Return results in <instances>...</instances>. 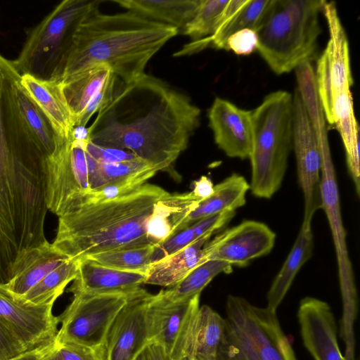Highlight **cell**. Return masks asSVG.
Instances as JSON below:
<instances>
[{
	"mask_svg": "<svg viewBox=\"0 0 360 360\" xmlns=\"http://www.w3.org/2000/svg\"><path fill=\"white\" fill-rule=\"evenodd\" d=\"M200 117V108L187 96L144 73L117 84L88 129L92 143L129 150L158 171H167L188 147Z\"/></svg>",
	"mask_w": 360,
	"mask_h": 360,
	"instance_id": "cell-1",
	"label": "cell"
},
{
	"mask_svg": "<svg viewBox=\"0 0 360 360\" xmlns=\"http://www.w3.org/2000/svg\"><path fill=\"white\" fill-rule=\"evenodd\" d=\"M179 30L133 11L105 14L98 7L78 24L61 81L104 64L124 83L145 73L150 60Z\"/></svg>",
	"mask_w": 360,
	"mask_h": 360,
	"instance_id": "cell-2",
	"label": "cell"
},
{
	"mask_svg": "<svg viewBox=\"0 0 360 360\" xmlns=\"http://www.w3.org/2000/svg\"><path fill=\"white\" fill-rule=\"evenodd\" d=\"M168 194L146 183L129 194L60 217L52 244L71 259L153 245L148 237L149 221L155 204Z\"/></svg>",
	"mask_w": 360,
	"mask_h": 360,
	"instance_id": "cell-3",
	"label": "cell"
},
{
	"mask_svg": "<svg viewBox=\"0 0 360 360\" xmlns=\"http://www.w3.org/2000/svg\"><path fill=\"white\" fill-rule=\"evenodd\" d=\"M21 75L0 54V226L15 221L44 160L20 122L12 93Z\"/></svg>",
	"mask_w": 360,
	"mask_h": 360,
	"instance_id": "cell-4",
	"label": "cell"
},
{
	"mask_svg": "<svg viewBox=\"0 0 360 360\" xmlns=\"http://www.w3.org/2000/svg\"><path fill=\"white\" fill-rule=\"evenodd\" d=\"M323 0H273L256 31L257 51L276 75L288 73L316 56Z\"/></svg>",
	"mask_w": 360,
	"mask_h": 360,
	"instance_id": "cell-5",
	"label": "cell"
},
{
	"mask_svg": "<svg viewBox=\"0 0 360 360\" xmlns=\"http://www.w3.org/2000/svg\"><path fill=\"white\" fill-rule=\"evenodd\" d=\"M251 112L250 190L257 198L269 199L281 186L292 150L293 96L273 91Z\"/></svg>",
	"mask_w": 360,
	"mask_h": 360,
	"instance_id": "cell-6",
	"label": "cell"
},
{
	"mask_svg": "<svg viewBox=\"0 0 360 360\" xmlns=\"http://www.w3.org/2000/svg\"><path fill=\"white\" fill-rule=\"evenodd\" d=\"M216 360H297L276 311L230 295Z\"/></svg>",
	"mask_w": 360,
	"mask_h": 360,
	"instance_id": "cell-7",
	"label": "cell"
},
{
	"mask_svg": "<svg viewBox=\"0 0 360 360\" xmlns=\"http://www.w3.org/2000/svg\"><path fill=\"white\" fill-rule=\"evenodd\" d=\"M100 1L64 0L29 31L18 57L13 60L20 75L61 80L74 32Z\"/></svg>",
	"mask_w": 360,
	"mask_h": 360,
	"instance_id": "cell-8",
	"label": "cell"
},
{
	"mask_svg": "<svg viewBox=\"0 0 360 360\" xmlns=\"http://www.w3.org/2000/svg\"><path fill=\"white\" fill-rule=\"evenodd\" d=\"M142 289L132 293L73 295L72 302L58 316L61 326L56 342L92 348L103 346L119 312Z\"/></svg>",
	"mask_w": 360,
	"mask_h": 360,
	"instance_id": "cell-9",
	"label": "cell"
},
{
	"mask_svg": "<svg viewBox=\"0 0 360 360\" xmlns=\"http://www.w3.org/2000/svg\"><path fill=\"white\" fill-rule=\"evenodd\" d=\"M87 142L70 135L62 137L44 160L46 205L58 217L74 212L81 197L90 191Z\"/></svg>",
	"mask_w": 360,
	"mask_h": 360,
	"instance_id": "cell-10",
	"label": "cell"
},
{
	"mask_svg": "<svg viewBox=\"0 0 360 360\" xmlns=\"http://www.w3.org/2000/svg\"><path fill=\"white\" fill-rule=\"evenodd\" d=\"M321 200L326 216L338 264L342 309L352 310L358 306L357 291L352 262L347 245L338 184L330 148L321 149Z\"/></svg>",
	"mask_w": 360,
	"mask_h": 360,
	"instance_id": "cell-11",
	"label": "cell"
},
{
	"mask_svg": "<svg viewBox=\"0 0 360 360\" xmlns=\"http://www.w3.org/2000/svg\"><path fill=\"white\" fill-rule=\"evenodd\" d=\"M293 96L292 150L299 185L304 198L302 222L311 224L321 209V155L305 105L297 89Z\"/></svg>",
	"mask_w": 360,
	"mask_h": 360,
	"instance_id": "cell-12",
	"label": "cell"
},
{
	"mask_svg": "<svg viewBox=\"0 0 360 360\" xmlns=\"http://www.w3.org/2000/svg\"><path fill=\"white\" fill-rule=\"evenodd\" d=\"M200 296L180 302L166 301L159 293L151 296L147 311L150 342L160 345L174 360L187 355Z\"/></svg>",
	"mask_w": 360,
	"mask_h": 360,
	"instance_id": "cell-13",
	"label": "cell"
},
{
	"mask_svg": "<svg viewBox=\"0 0 360 360\" xmlns=\"http://www.w3.org/2000/svg\"><path fill=\"white\" fill-rule=\"evenodd\" d=\"M55 301L25 303L13 297L0 283V323L26 351L51 342L60 323L52 311Z\"/></svg>",
	"mask_w": 360,
	"mask_h": 360,
	"instance_id": "cell-14",
	"label": "cell"
},
{
	"mask_svg": "<svg viewBox=\"0 0 360 360\" xmlns=\"http://www.w3.org/2000/svg\"><path fill=\"white\" fill-rule=\"evenodd\" d=\"M276 235L266 224L245 220L218 234L205 246L206 259L243 267L272 250Z\"/></svg>",
	"mask_w": 360,
	"mask_h": 360,
	"instance_id": "cell-15",
	"label": "cell"
},
{
	"mask_svg": "<svg viewBox=\"0 0 360 360\" xmlns=\"http://www.w3.org/2000/svg\"><path fill=\"white\" fill-rule=\"evenodd\" d=\"M151 296L142 289L119 312L104 343L105 360H134L150 342L147 311Z\"/></svg>",
	"mask_w": 360,
	"mask_h": 360,
	"instance_id": "cell-16",
	"label": "cell"
},
{
	"mask_svg": "<svg viewBox=\"0 0 360 360\" xmlns=\"http://www.w3.org/2000/svg\"><path fill=\"white\" fill-rule=\"evenodd\" d=\"M297 319L303 344L314 360H345L338 342L335 316L326 302L304 297L299 304Z\"/></svg>",
	"mask_w": 360,
	"mask_h": 360,
	"instance_id": "cell-17",
	"label": "cell"
},
{
	"mask_svg": "<svg viewBox=\"0 0 360 360\" xmlns=\"http://www.w3.org/2000/svg\"><path fill=\"white\" fill-rule=\"evenodd\" d=\"M214 142L226 156L249 158L252 141V112L216 97L208 110Z\"/></svg>",
	"mask_w": 360,
	"mask_h": 360,
	"instance_id": "cell-18",
	"label": "cell"
},
{
	"mask_svg": "<svg viewBox=\"0 0 360 360\" xmlns=\"http://www.w3.org/2000/svg\"><path fill=\"white\" fill-rule=\"evenodd\" d=\"M322 13L328 27L329 40L320 56L331 96L350 90L353 84L349 42L334 2L324 1Z\"/></svg>",
	"mask_w": 360,
	"mask_h": 360,
	"instance_id": "cell-19",
	"label": "cell"
},
{
	"mask_svg": "<svg viewBox=\"0 0 360 360\" xmlns=\"http://www.w3.org/2000/svg\"><path fill=\"white\" fill-rule=\"evenodd\" d=\"M78 260L77 275L68 291L73 295L132 293L139 290L146 274L116 270L82 258Z\"/></svg>",
	"mask_w": 360,
	"mask_h": 360,
	"instance_id": "cell-20",
	"label": "cell"
},
{
	"mask_svg": "<svg viewBox=\"0 0 360 360\" xmlns=\"http://www.w3.org/2000/svg\"><path fill=\"white\" fill-rule=\"evenodd\" d=\"M68 259L46 241L22 253L15 263L8 281L1 283L13 297H20Z\"/></svg>",
	"mask_w": 360,
	"mask_h": 360,
	"instance_id": "cell-21",
	"label": "cell"
},
{
	"mask_svg": "<svg viewBox=\"0 0 360 360\" xmlns=\"http://www.w3.org/2000/svg\"><path fill=\"white\" fill-rule=\"evenodd\" d=\"M20 84L51 121L58 134L68 139L75 123L63 93L62 81L37 79L25 74L21 75Z\"/></svg>",
	"mask_w": 360,
	"mask_h": 360,
	"instance_id": "cell-22",
	"label": "cell"
},
{
	"mask_svg": "<svg viewBox=\"0 0 360 360\" xmlns=\"http://www.w3.org/2000/svg\"><path fill=\"white\" fill-rule=\"evenodd\" d=\"M273 0H229L219 20L218 27L210 37L196 41L199 49L211 44L227 51L228 38L237 31L257 30L267 14Z\"/></svg>",
	"mask_w": 360,
	"mask_h": 360,
	"instance_id": "cell-23",
	"label": "cell"
},
{
	"mask_svg": "<svg viewBox=\"0 0 360 360\" xmlns=\"http://www.w3.org/2000/svg\"><path fill=\"white\" fill-rule=\"evenodd\" d=\"M20 77L12 84L19 118L27 136L45 160L55 151L62 137L44 112L25 91L20 84Z\"/></svg>",
	"mask_w": 360,
	"mask_h": 360,
	"instance_id": "cell-24",
	"label": "cell"
},
{
	"mask_svg": "<svg viewBox=\"0 0 360 360\" xmlns=\"http://www.w3.org/2000/svg\"><path fill=\"white\" fill-rule=\"evenodd\" d=\"M202 201L192 192L181 194L169 193L155 205L148 228V237L153 245L163 243L181 230L187 216Z\"/></svg>",
	"mask_w": 360,
	"mask_h": 360,
	"instance_id": "cell-25",
	"label": "cell"
},
{
	"mask_svg": "<svg viewBox=\"0 0 360 360\" xmlns=\"http://www.w3.org/2000/svg\"><path fill=\"white\" fill-rule=\"evenodd\" d=\"M212 234L199 238L177 252L150 264L144 283L172 287L193 269L207 261L205 246Z\"/></svg>",
	"mask_w": 360,
	"mask_h": 360,
	"instance_id": "cell-26",
	"label": "cell"
},
{
	"mask_svg": "<svg viewBox=\"0 0 360 360\" xmlns=\"http://www.w3.org/2000/svg\"><path fill=\"white\" fill-rule=\"evenodd\" d=\"M314 246L311 224L302 222L296 240L267 292L268 309L276 311L296 275L311 257Z\"/></svg>",
	"mask_w": 360,
	"mask_h": 360,
	"instance_id": "cell-27",
	"label": "cell"
},
{
	"mask_svg": "<svg viewBox=\"0 0 360 360\" xmlns=\"http://www.w3.org/2000/svg\"><path fill=\"white\" fill-rule=\"evenodd\" d=\"M249 190V183L244 176L232 174L214 186L213 193L200 201L187 216L181 230L201 219L225 212H236L245 204L246 193Z\"/></svg>",
	"mask_w": 360,
	"mask_h": 360,
	"instance_id": "cell-28",
	"label": "cell"
},
{
	"mask_svg": "<svg viewBox=\"0 0 360 360\" xmlns=\"http://www.w3.org/2000/svg\"><path fill=\"white\" fill-rule=\"evenodd\" d=\"M202 0H113V3L147 19L183 31Z\"/></svg>",
	"mask_w": 360,
	"mask_h": 360,
	"instance_id": "cell-29",
	"label": "cell"
},
{
	"mask_svg": "<svg viewBox=\"0 0 360 360\" xmlns=\"http://www.w3.org/2000/svg\"><path fill=\"white\" fill-rule=\"evenodd\" d=\"M225 329V319L207 305L200 307L186 356L216 360Z\"/></svg>",
	"mask_w": 360,
	"mask_h": 360,
	"instance_id": "cell-30",
	"label": "cell"
},
{
	"mask_svg": "<svg viewBox=\"0 0 360 360\" xmlns=\"http://www.w3.org/2000/svg\"><path fill=\"white\" fill-rule=\"evenodd\" d=\"M112 72L108 65L99 64L62 80L63 93L75 124Z\"/></svg>",
	"mask_w": 360,
	"mask_h": 360,
	"instance_id": "cell-31",
	"label": "cell"
},
{
	"mask_svg": "<svg viewBox=\"0 0 360 360\" xmlns=\"http://www.w3.org/2000/svg\"><path fill=\"white\" fill-rule=\"evenodd\" d=\"M235 214L236 212H225L201 219L185 227L155 246L150 264L177 252L205 235H212L228 224Z\"/></svg>",
	"mask_w": 360,
	"mask_h": 360,
	"instance_id": "cell-32",
	"label": "cell"
},
{
	"mask_svg": "<svg viewBox=\"0 0 360 360\" xmlns=\"http://www.w3.org/2000/svg\"><path fill=\"white\" fill-rule=\"evenodd\" d=\"M232 266L219 260L209 259L193 269L170 289L160 290L162 298L170 302L187 301L200 295L210 281L221 273H229Z\"/></svg>",
	"mask_w": 360,
	"mask_h": 360,
	"instance_id": "cell-33",
	"label": "cell"
},
{
	"mask_svg": "<svg viewBox=\"0 0 360 360\" xmlns=\"http://www.w3.org/2000/svg\"><path fill=\"white\" fill-rule=\"evenodd\" d=\"M77 267L78 260L69 259L46 274L24 295L15 298L31 304L56 300L68 284L75 279Z\"/></svg>",
	"mask_w": 360,
	"mask_h": 360,
	"instance_id": "cell-34",
	"label": "cell"
},
{
	"mask_svg": "<svg viewBox=\"0 0 360 360\" xmlns=\"http://www.w3.org/2000/svg\"><path fill=\"white\" fill-rule=\"evenodd\" d=\"M88 165L90 190L125 181L148 172H158L149 163L140 158L131 161L103 164L97 162L89 155Z\"/></svg>",
	"mask_w": 360,
	"mask_h": 360,
	"instance_id": "cell-35",
	"label": "cell"
},
{
	"mask_svg": "<svg viewBox=\"0 0 360 360\" xmlns=\"http://www.w3.org/2000/svg\"><path fill=\"white\" fill-rule=\"evenodd\" d=\"M155 245L101 252L85 257L103 266L116 270L146 274Z\"/></svg>",
	"mask_w": 360,
	"mask_h": 360,
	"instance_id": "cell-36",
	"label": "cell"
},
{
	"mask_svg": "<svg viewBox=\"0 0 360 360\" xmlns=\"http://www.w3.org/2000/svg\"><path fill=\"white\" fill-rule=\"evenodd\" d=\"M229 0H202L192 20L182 33L194 41L212 36Z\"/></svg>",
	"mask_w": 360,
	"mask_h": 360,
	"instance_id": "cell-37",
	"label": "cell"
},
{
	"mask_svg": "<svg viewBox=\"0 0 360 360\" xmlns=\"http://www.w3.org/2000/svg\"><path fill=\"white\" fill-rule=\"evenodd\" d=\"M41 360H105L104 345L92 348L73 343L60 344L56 342Z\"/></svg>",
	"mask_w": 360,
	"mask_h": 360,
	"instance_id": "cell-38",
	"label": "cell"
},
{
	"mask_svg": "<svg viewBox=\"0 0 360 360\" xmlns=\"http://www.w3.org/2000/svg\"><path fill=\"white\" fill-rule=\"evenodd\" d=\"M118 79L113 72L111 73L100 91L91 99L77 119L75 127H86L91 117L109 103L115 91Z\"/></svg>",
	"mask_w": 360,
	"mask_h": 360,
	"instance_id": "cell-39",
	"label": "cell"
},
{
	"mask_svg": "<svg viewBox=\"0 0 360 360\" xmlns=\"http://www.w3.org/2000/svg\"><path fill=\"white\" fill-rule=\"evenodd\" d=\"M86 151L95 161L103 164L131 161L139 158L129 150L99 146L91 141L86 144Z\"/></svg>",
	"mask_w": 360,
	"mask_h": 360,
	"instance_id": "cell-40",
	"label": "cell"
},
{
	"mask_svg": "<svg viewBox=\"0 0 360 360\" xmlns=\"http://www.w3.org/2000/svg\"><path fill=\"white\" fill-rule=\"evenodd\" d=\"M257 32L250 29H244L231 34L226 41L227 51H231L238 56H248L257 49Z\"/></svg>",
	"mask_w": 360,
	"mask_h": 360,
	"instance_id": "cell-41",
	"label": "cell"
},
{
	"mask_svg": "<svg viewBox=\"0 0 360 360\" xmlns=\"http://www.w3.org/2000/svg\"><path fill=\"white\" fill-rule=\"evenodd\" d=\"M26 350L0 323V360H8Z\"/></svg>",
	"mask_w": 360,
	"mask_h": 360,
	"instance_id": "cell-42",
	"label": "cell"
},
{
	"mask_svg": "<svg viewBox=\"0 0 360 360\" xmlns=\"http://www.w3.org/2000/svg\"><path fill=\"white\" fill-rule=\"evenodd\" d=\"M134 360H174L164 348L155 342H150Z\"/></svg>",
	"mask_w": 360,
	"mask_h": 360,
	"instance_id": "cell-43",
	"label": "cell"
},
{
	"mask_svg": "<svg viewBox=\"0 0 360 360\" xmlns=\"http://www.w3.org/2000/svg\"><path fill=\"white\" fill-rule=\"evenodd\" d=\"M214 191V184L211 179L206 176H202L199 179L193 183V188L192 193L198 198L203 200L208 198Z\"/></svg>",
	"mask_w": 360,
	"mask_h": 360,
	"instance_id": "cell-44",
	"label": "cell"
},
{
	"mask_svg": "<svg viewBox=\"0 0 360 360\" xmlns=\"http://www.w3.org/2000/svg\"><path fill=\"white\" fill-rule=\"evenodd\" d=\"M55 342L56 340L41 345L37 348L27 350L8 360H41V359L52 349Z\"/></svg>",
	"mask_w": 360,
	"mask_h": 360,
	"instance_id": "cell-45",
	"label": "cell"
},
{
	"mask_svg": "<svg viewBox=\"0 0 360 360\" xmlns=\"http://www.w3.org/2000/svg\"><path fill=\"white\" fill-rule=\"evenodd\" d=\"M181 360H194L190 356H184Z\"/></svg>",
	"mask_w": 360,
	"mask_h": 360,
	"instance_id": "cell-46",
	"label": "cell"
}]
</instances>
